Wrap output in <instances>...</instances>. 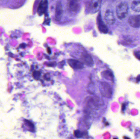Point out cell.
Masks as SVG:
<instances>
[{
  "mask_svg": "<svg viewBox=\"0 0 140 139\" xmlns=\"http://www.w3.org/2000/svg\"><path fill=\"white\" fill-rule=\"evenodd\" d=\"M129 24L134 28H139L140 27V15L131 16L128 19Z\"/></svg>",
  "mask_w": 140,
  "mask_h": 139,
  "instance_id": "9c48e42d",
  "label": "cell"
},
{
  "mask_svg": "<svg viewBox=\"0 0 140 139\" xmlns=\"http://www.w3.org/2000/svg\"><path fill=\"white\" fill-rule=\"evenodd\" d=\"M104 20L107 24L112 25L114 24L116 22L114 14L112 10H108L106 11L104 14Z\"/></svg>",
  "mask_w": 140,
  "mask_h": 139,
  "instance_id": "5b68a950",
  "label": "cell"
},
{
  "mask_svg": "<svg viewBox=\"0 0 140 139\" xmlns=\"http://www.w3.org/2000/svg\"><path fill=\"white\" fill-rule=\"evenodd\" d=\"M97 24L98 30L102 33L107 34L108 32V29L107 28L106 25L104 24V22L102 19L101 15L99 14L97 16Z\"/></svg>",
  "mask_w": 140,
  "mask_h": 139,
  "instance_id": "8992f818",
  "label": "cell"
},
{
  "mask_svg": "<svg viewBox=\"0 0 140 139\" xmlns=\"http://www.w3.org/2000/svg\"><path fill=\"white\" fill-rule=\"evenodd\" d=\"M57 65L56 62H51V63H49L47 64L48 66V67H55Z\"/></svg>",
  "mask_w": 140,
  "mask_h": 139,
  "instance_id": "ffe728a7",
  "label": "cell"
},
{
  "mask_svg": "<svg viewBox=\"0 0 140 139\" xmlns=\"http://www.w3.org/2000/svg\"><path fill=\"white\" fill-rule=\"evenodd\" d=\"M102 76L107 80L113 81V75L112 71L109 70H105L102 73Z\"/></svg>",
  "mask_w": 140,
  "mask_h": 139,
  "instance_id": "4fadbf2b",
  "label": "cell"
},
{
  "mask_svg": "<svg viewBox=\"0 0 140 139\" xmlns=\"http://www.w3.org/2000/svg\"><path fill=\"white\" fill-rule=\"evenodd\" d=\"M48 7V0H41L37 8V13L39 16H42L46 13Z\"/></svg>",
  "mask_w": 140,
  "mask_h": 139,
  "instance_id": "ba28073f",
  "label": "cell"
},
{
  "mask_svg": "<svg viewBox=\"0 0 140 139\" xmlns=\"http://www.w3.org/2000/svg\"><path fill=\"white\" fill-rule=\"evenodd\" d=\"M131 8L133 11L136 12L140 11V0H133Z\"/></svg>",
  "mask_w": 140,
  "mask_h": 139,
  "instance_id": "5bb4252c",
  "label": "cell"
},
{
  "mask_svg": "<svg viewBox=\"0 0 140 139\" xmlns=\"http://www.w3.org/2000/svg\"><path fill=\"white\" fill-rule=\"evenodd\" d=\"M129 7L126 3H120L116 8V15L119 19L123 20L125 19L128 14Z\"/></svg>",
  "mask_w": 140,
  "mask_h": 139,
  "instance_id": "6da1fadb",
  "label": "cell"
},
{
  "mask_svg": "<svg viewBox=\"0 0 140 139\" xmlns=\"http://www.w3.org/2000/svg\"><path fill=\"white\" fill-rule=\"evenodd\" d=\"M47 51L48 52V54H51V51H50V48H48L47 49Z\"/></svg>",
  "mask_w": 140,
  "mask_h": 139,
  "instance_id": "44dd1931",
  "label": "cell"
},
{
  "mask_svg": "<svg viewBox=\"0 0 140 139\" xmlns=\"http://www.w3.org/2000/svg\"><path fill=\"white\" fill-rule=\"evenodd\" d=\"M44 78L45 79L47 80L48 81H49L50 79V75L48 73L47 74H45L44 75Z\"/></svg>",
  "mask_w": 140,
  "mask_h": 139,
  "instance_id": "d6986e66",
  "label": "cell"
},
{
  "mask_svg": "<svg viewBox=\"0 0 140 139\" xmlns=\"http://www.w3.org/2000/svg\"><path fill=\"white\" fill-rule=\"evenodd\" d=\"M74 135L75 137L77 138H81L86 136L87 133L86 132H82L80 130H75L74 132Z\"/></svg>",
  "mask_w": 140,
  "mask_h": 139,
  "instance_id": "9a60e30c",
  "label": "cell"
},
{
  "mask_svg": "<svg viewBox=\"0 0 140 139\" xmlns=\"http://www.w3.org/2000/svg\"><path fill=\"white\" fill-rule=\"evenodd\" d=\"M70 10L74 12H77L80 8V1L78 0H68Z\"/></svg>",
  "mask_w": 140,
  "mask_h": 139,
  "instance_id": "8fae6325",
  "label": "cell"
},
{
  "mask_svg": "<svg viewBox=\"0 0 140 139\" xmlns=\"http://www.w3.org/2000/svg\"><path fill=\"white\" fill-rule=\"evenodd\" d=\"M25 124L26 126L28 127L30 131L34 132V126L33 123H32L30 121L25 120Z\"/></svg>",
  "mask_w": 140,
  "mask_h": 139,
  "instance_id": "2e32d148",
  "label": "cell"
},
{
  "mask_svg": "<svg viewBox=\"0 0 140 139\" xmlns=\"http://www.w3.org/2000/svg\"><path fill=\"white\" fill-rule=\"evenodd\" d=\"M68 63L70 67L74 70H81L84 67V64L81 62L75 59H69Z\"/></svg>",
  "mask_w": 140,
  "mask_h": 139,
  "instance_id": "30bf717a",
  "label": "cell"
},
{
  "mask_svg": "<svg viewBox=\"0 0 140 139\" xmlns=\"http://www.w3.org/2000/svg\"><path fill=\"white\" fill-rule=\"evenodd\" d=\"M99 89L102 96L110 98L112 95V89L111 87L107 82H100L99 84Z\"/></svg>",
  "mask_w": 140,
  "mask_h": 139,
  "instance_id": "7a4b0ae2",
  "label": "cell"
},
{
  "mask_svg": "<svg viewBox=\"0 0 140 139\" xmlns=\"http://www.w3.org/2000/svg\"><path fill=\"white\" fill-rule=\"evenodd\" d=\"M41 75V73L39 71H34L32 73L33 78L36 80H38L39 79Z\"/></svg>",
  "mask_w": 140,
  "mask_h": 139,
  "instance_id": "e0dca14e",
  "label": "cell"
},
{
  "mask_svg": "<svg viewBox=\"0 0 140 139\" xmlns=\"http://www.w3.org/2000/svg\"><path fill=\"white\" fill-rule=\"evenodd\" d=\"M102 0H92L90 3V11L92 14L97 12L100 9Z\"/></svg>",
  "mask_w": 140,
  "mask_h": 139,
  "instance_id": "52a82bcc",
  "label": "cell"
},
{
  "mask_svg": "<svg viewBox=\"0 0 140 139\" xmlns=\"http://www.w3.org/2000/svg\"><path fill=\"white\" fill-rule=\"evenodd\" d=\"M135 56L140 60V51H137L135 52Z\"/></svg>",
  "mask_w": 140,
  "mask_h": 139,
  "instance_id": "ac0fdd59",
  "label": "cell"
},
{
  "mask_svg": "<svg viewBox=\"0 0 140 139\" xmlns=\"http://www.w3.org/2000/svg\"><path fill=\"white\" fill-rule=\"evenodd\" d=\"M79 0V1H80V0Z\"/></svg>",
  "mask_w": 140,
  "mask_h": 139,
  "instance_id": "7402d4cb",
  "label": "cell"
},
{
  "mask_svg": "<svg viewBox=\"0 0 140 139\" xmlns=\"http://www.w3.org/2000/svg\"><path fill=\"white\" fill-rule=\"evenodd\" d=\"M80 61L83 64L89 67H92L93 65V61L91 55L87 53H83L81 54L80 58Z\"/></svg>",
  "mask_w": 140,
  "mask_h": 139,
  "instance_id": "277c9868",
  "label": "cell"
},
{
  "mask_svg": "<svg viewBox=\"0 0 140 139\" xmlns=\"http://www.w3.org/2000/svg\"></svg>",
  "mask_w": 140,
  "mask_h": 139,
  "instance_id": "603a6c76",
  "label": "cell"
},
{
  "mask_svg": "<svg viewBox=\"0 0 140 139\" xmlns=\"http://www.w3.org/2000/svg\"><path fill=\"white\" fill-rule=\"evenodd\" d=\"M102 101L100 100L98 97H91L88 99L86 102V106L89 109H97L101 105H103Z\"/></svg>",
  "mask_w": 140,
  "mask_h": 139,
  "instance_id": "3957f363",
  "label": "cell"
},
{
  "mask_svg": "<svg viewBox=\"0 0 140 139\" xmlns=\"http://www.w3.org/2000/svg\"><path fill=\"white\" fill-rule=\"evenodd\" d=\"M62 3L61 2H57L56 4L55 9V17L57 20H59L62 18Z\"/></svg>",
  "mask_w": 140,
  "mask_h": 139,
  "instance_id": "7c38bea8",
  "label": "cell"
}]
</instances>
